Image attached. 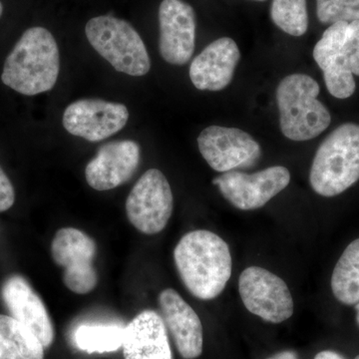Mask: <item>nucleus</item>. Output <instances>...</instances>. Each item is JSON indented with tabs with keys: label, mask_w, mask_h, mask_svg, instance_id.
Segmentation results:
<instances>
[{
	"label": "nucleus",
	"mask_w": 359,
	"mask_h": 359,
	"mask_svg": "<svg viewBox=\"0 0 359 359\" xmlns=\"http://www.w3.org/2000/svg\"><path fill=\"white\" fill-rule=\"evenodd\" d=\"M97 245L93 238L74 228L60 229L52 241V259L65 269L63 283L77 294H89L98 283L94 259Z\"/></svg>",
	"instance_id": "9"
},
{
	"label": "nucleus",
	"mask_w": 359,
	"mask_h": 359,
	"mask_svg": "<svg viewBox=\"0 0 359 359\" xmlns=\"http://www.w3.org/2000/svg\"><path fill=\"white\" fill-rule=\"evenodd\" d=\"M161 56L170 65H185L195 50L196 13L183 0H163L159 7Z\"/></svg>",
	"instance_id": "13"
},
{
	"label": "nucleus",
	"mask_w": 359,
	"mask_h": 359,
	"mask_svg": "<svg viewBox=\"0 0 359 359\" xmlns=\"http://www.w3.org/2000/svg\"><path fill=\"white\" fill-rule=\"evenodd\" d=\"M125 327L117 323H85L74 330L73 342L89 354L114 353L123 346Z\"/></svg>",
	"instance_id": "21"
},
{
	"label": "nucleus",
	"mask_w": 359,
	"mask_h": 359,
	"mask_svg": "<svg viewBox=\"0 0 359 359\" xmlns=\"http://www.w3.org/2000/svg\"><path fill=\"white\" fill-rule=\"evenodd\" d=\"M14 202H15V193H14L13 183L0 167V212L11 209Z\"/></svg>",
	"instance_id": "24"
},
{
	"label": "nucleus",
	"mask_w": 359,
	"mask_h": 359,
	"mask_svg": "<svg viewBox=\"0 0 359 359\" xmlns=\"http://www.w3.org/2000/svg\"><path fill=\"white\" fill-rule=\"evenodd\" d=\"M2 13H4V6H2L1 2H0V18H1Z\"/></svg>",
	"instance_id": "28"
},
{
	"label": "nucleus",
	"mask_w": 359,
	"mask_h": 359,
	"mask_svg": "<svg viewBox=\"0 0 359 359\" xmlns=\"http://www.w3.org/2000/svg\"><path fill=\"white\" fill-rule=\"evenodd\" d=\"M314 359H346L341 354L332 351H323L316 354Z\"/></svg>",
	"instance_id": "25"
},
{
	"label": "nucleus",
	"mask_w": 359,
	"mask_h": 359,
	"mask_svg": "<svg viewBox=\"0 0 359 359\" xmlns=\"http://www.w3.org/2000/svg\"><path fill=\"white\" fill-rule=\"evenodd\" d=\"M85 33L92 47L119 72L144 76L150 71L147 48L128 21L97 16L87 22Z\"/></svg>",
	"instance_id": "6"
},
{
	"label": "nucleus",
	"mask_w": 359,
	"mask_h": 359,
	"mask_svg": "<svg viewBox=\"0 0 359 359\" xmlns=\"http://www.w3.org/2000/svg\"><path fill=\"white\" fill-rule=\"evenodd\" d=\"M161 316L184 359L199 358L204 346V334L199 316L173 289L159 294Z\"/></svg>",
	"instance_id": "16"
},
{
	"label": "nucleus",
	"mask_w": 359,
	"mask_h": 359,
	"mask_svg": "<svg viewBox=\"0 0 359 359\" xmlns=\"http://www.w3.org/2000/svg\"><path fill=\"white\" fill-rule=\"evenodd\" d=\"M320 92L318 82L301 73L289 75L278 84L276 102L280 130L290 140H311L330 126L332 117L318 99Z\"/></svg>",
	"instance_id": "4"
},
{
	"label": "nucleus",
	"mask_w": 359,
	"mask_h": 359,
	"mask_svg": "<svg viewBox=\"0 0 359 359\" xmlns=\"http://www.w3.org/2000/svg\"><path fill=\"white\" fill-rule=\"evenodd\" d=\"M271 18L283 32L302 36L309 28L306 0H273Z\"/></svg>",
	"instance_id": "22"
},
{
	"label": "nucleus",
	"mask_w": 359,
	"mask_h": 359,
	"mask_svg": "<svg viewBox=\"0 0 359 359\" xmlns=\"http://www.w3.org/2000/svg\"><path fill=\"white\" fill-rule=\"evenodd\" d=\"M173 209L171 186L158 169L148 170L142 175L126 201L127 218L145 235H156L164 230Z\"/></svg>",
	"instance_id": "7"
},
{
	"label": "nucleus",
	"mask_w": 359,
	"mask_h": 359,
	"mask_svg": "<svg viewBox=\"0 0 359 359\" xmlns=\"http://www.w3.org/2000/svg\"><path fill=\"white\" fill-rule=\"evenodd\" d=\"M359 180V125L346 123L334 130L314 156L309 183L323 197H335Z\"/></svg>",
	"instance_id": "3"
},
{
	"label": "nucleus",
	"mask_w": 359,
	"mask_h": 359,
	"mask_svg": "<svg viewBox=\"0 0 359 359\" xmlns=\"http://www.w3.org/2000/svg\"><path fill=\"white\" fill-rule=\"evenodd\" d=\"M254 1H266V0H254Z\"/></svg>",
	"instance_id": "29"
},
{
	"label": "nucleus",
	"mask_w": 359,
	"mask_h": 359,
	"mask_svg": "<svg viewBox=\"0 0 359 359\" xmlns=\"http://www.w3.org/2000/svg\"><path fill=\"white\" fill-rule=\"evenodd\" d=\"M240 59V49L235 40L229 37L215 40L191 63V81L202 91L223 90L233 80Z\"/></svg>",
	"instance_id": "17"
},
{
	"label": "nucleus",
	"mask_w": 359,
	"mask_h": 359,
	"mask_svg": "<svg viewBox=\"0 0 359 359\" xmlns=\"http://www.w3.org/2000/svg\"><path fill=\"white\" fill-rule=\"evenodd\" d=\"M128 119L129 111L121 103L81 99L66 108L62 122L68 133L89 142H99L121 131Z\"/></svg>",
	"instance_id": "12"
},
{
	"label": "nucleus",
	"mask_w": 359,
	"mask_h": 359,
	"mask_svg": "<svg viewBox=\"0 0 359 359\" xmlns=\"http://www.w3.org/2000/svg\"><path fill=\"white\" fill-rule=\"evenodd\" d=\"M44 349L22 323L0 314V359H44Z\"/></svg>",
	"instance_id": "19"
},
{
	"label": "nucleus",
	"mask_w": 359,
	"mask_h": 359,
	"mask_svg": "<svg viewBox=\"0 0 359 359\" xmlns=\"http://www.w3.org/2000/svg\"><path fill=\"white\" fill-rule=\"evenodd\" d=\"M355 311H356V321H358V325L359 327V302L355 304Z\"/></svg>",
	"instance_id": "27"
},
{
	"label": "nucleus",
	"mask_w": 359,
	"mask_h": 359,
	"mask_svg": "<svg viewBox=\"0 0 359 359\" xmlns=\"http://www.w3.org/2000/svg\"><path fill=\"white\" fill-rule=\"evenodd\" d=\"M1 299L11 316L32 332L44 348L52 346L55 332L50 316L25 276H8L1 287Z\"/></svg>",
	"instance_id": "14"
},
{
	"label": "nucleus",
	"mask_w": 359,
	"mask_h": 359,
	"mask_svg": "<svg viewBox=\"0 0 359 359\" xmlns=\"http://www.w3.org/2000/svg\"><path fill=\"white\" fill-rule=\"evenodd\" d=\"M174 261L187 290L202 301L218 297L231 278L230 248L211 231L186 233L175 248Z\"/></svg>",
	"instance_id": "1"
},
{
	"label": "nucleus",
	"mask_w": 359,
	"mask_h": 359,
	"mask_svg": "<svg viewBox=\"0 0 359 359\" xmlns=\"http://www.w3.org/2000/svg\"><path fill=\"white\" fill-rule=\"evenodd\" d=\"M198 146L205 162L219 173L254 166L262 156L259 144L233 127H207L198 137Z\"/></svg>",
	"instance_id": "11"
},
{
	"label": "nucleus",
	"mask_w": 359,
	"mask_h": 359,
	"mask_svg": "<svg viewBox=\"0 0 359 359\" xmlns=\"http://www.w3.org/2000/svg\"><path fill=\"white\" fill-rule=\"evenodd\" d=\"M141 150L132 140L113 141L101 146L85 169L88 185L96 191H109L128 182L140 164Z\"/></svg>",
	"instance_id": "15"
},
{
	"label": "nucleus",
	"mask_w": 359,
	"mask_h": 359,
	"mask_svg": "<svg viewBox=\"0 0 359 359\" xmlns=\"http://www.w3.org/2000/svg\"><path fill=\"white\" fill-rule=\"evenodd\" d=\"M316 15L323 25L359 20V0H316Z\"/></svg>",
	"instance_id": "23"
},
{
	"label": "nucleus",
	"mask_w": 359,
	"mask_h": 359,
	"mask_svg": "<svg viewBox=\"0 0 359 359\" xmlns=\"http://www.w3.org/2000/svg\"><path fill=\"white\" fill-rule=\"evenodd\" d=\"M268 359H299V356H297L294 351H282V353H276L273 358Z\"/></svg>",
	"instance_id": "26"
},
{
	"label": "nucleus",
	"mask_w": 359,
	"mask_h": 359,
	"mask_svg": "<svg viewBox=\"0 0 359 359\" xmlns=\"http://www.w3.org/2000/svg\"><path fill=\"white\" fill-rule=\"evenodd\" d=\"M313 58L332 96L346 99L353 95V75L359 76V20L330 25L314 46Z\"/></svg>",
	"instance_id": "5"
},
{
	"label": "nucleus",
	"mask_w": 359,
	"mask_h": 359,
	"mask_svg": "<svg viewBox=\"0 0 359 359\" xmlns=\"http://www.w3.org/2000/svg\"><path fill=\"white\" fill-rule=\"evenodd\" d=\"M238 292L250 313L271 323H282L294 314V304L283 278L268 269L249 266L238 278Z\"/></svg>",
	"instance_id": "8"
},
{
	"label": "nucleus",
	"mask_w": 359,
	"mask_h": 359,
	"mask_svg": "<svg viewBox=\"0 0 359 359\" xmlns=\"http://www.w3.org/2000/svg\"><path fill=\"white\" fill-rule=\"evenodd\" d=\"M355 359H359V355L356 356Z\"/></svg>",
	"instance_id": "30"
},
{
	"label": "nucleus",
	"mask_w": 359,
	"mask_h": 359,
	"mask_svg": "<svg viewBox=\"0 0 359 359\" xmlns=\"http://www.w3.org/2000/svg\"><path fill=\"white\" fill-rule=\"evenodd\" d=\"M122 348L125 359H173L166 325L154 311H142L125 327Z\"/></svg>",
	"instance_id": "18"
},
{
	"label": "nucleus",
	"mask_w": 359,
	"mask_h": 359,
	"mask_svg": "<svg viewBox=\"0 0 359 359\" xmlns=\"http://www.w3.org/2000/svg\"><path fill=\"white\" fill-rule=\"evenodd\" d=\"M332 290L341 304L355 306L359 302V238L347 245L337 262L332 273Z\"/></svg>",
	"instance_id": "20"
},
{
	"label": "nucleus",
	"mask_w": 359,
	"mask_h": 359,
	"mask_svg": "<svg viewBox=\"0 0 359 359\" xmlns=\"http://www.w3.org/2000/svg\"><path fill=\"white\" fill-rule=\"evenodd\" d=\"M59 70L60 54L53 35L43 27H32L7 56L1 80L22 95L34 96L55 86Z\"/></svg>",
	"instance_id": "2"
},
{
	"label": "nucleus",
	"mask_w": 359,
	"mask_h": 359,
	"mask_svg": "<svg viewBox=\"0 0 359 359\" xmlns=\"http://www.w3.org/2000/svg\"><path fill=\"white\" fill-rule=\"evenodd\" d=\"M290 173L283 166H273L254 174L226 172L212 180L224 199L243 211L264 207L289 186Z\"/></svg>",
	"instance_id": "10"
}]
</instances>
